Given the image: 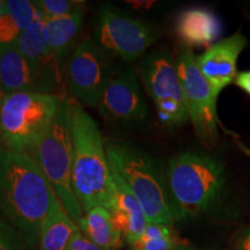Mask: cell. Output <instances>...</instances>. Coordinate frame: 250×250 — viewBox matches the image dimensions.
<instances>
[{
  "label": "cell",
  "instance_id": "cell-1",
  "mask_svg": "<svg viewBox=\"0 0 250 250\" xmlns=\"http://www.w3.org/2000/svg\"><path fill=\"white\" fill-rule=\"evenodd\" d=\"M54 191L28 154L0 144V213L26 246H39L41 225Z\"/></svg>",
  "mask_w": 250,
  "mask_h": 250
},
{
  "label": "cell",
  "instance_id": "cell-2",
  "mask_svg": "<svg viewBox=\"0 0 250 250\" xmlns=\"http://www.w3.org/2000/svg\"><path fill=\"white\" fill-rule=\"evenodd\" d=\"M73 139L72 186L83 213L102 206L110 210L112 179L105 143L96 121L79 102L71 101Z\"/></svg>",
  "mask_w": 250,
  "mask_h": 250
},
{
  "label": "cell",
  "instance_id": "cell-3",
  "mask_svg": "<svg viewBox=\"0 0 250 250\" xmlns=\"http://www.w3.org/2000/svg\"><path fill=\"white\" fill-rule=\"evenodd\" d=\"M165 173L175 221L210 211L221 198L227 183L221 161L198 152L173 156Z\"/></svg>",
  "mask_w": 250,
  "mask_h": 250
},
{
  "label": "cell",
  "instance_id": "cell-4",
  "mask_svg": "<svg viewBox=\"0 0 250 250\" xmlns=\"http://www.w3.org/2000/svg\"><path fill=\"white\" fill-rule=\"evenodd\" d=\"M109 162L138 201L147 223L173 225L166 173L149 153L132 144L105 140Z\"/></svg>",
  "mask_w": 250,
  "mask_h": 250
},
{
  "label": "cell",
  "instance_id": "cell-5",
  "mask_svg": "<svg viewBox=\"0 0 250 250\" xmlns=\"http://www.w3.org/2000/svg\"><path fill=\"white\" fill-rule=\"evenodd\" d=\"M73 221L83 215L72 186L73 139L70 100L64 98L54 122L29 154Z\"/></svg>",
  "mask_w": 250,
  "mask_h": 250
},
{
  "label": "cell",
  "instance_id": "cell-6",
  "mask_svg": "<svg viewBox=\"0 0 250 250\" xmlns=\"http://www.w3.org/2000/svg\"><path fill=\"white\" fill-rule=\"evenodd\" d=\"M64 96L39 92L9 94L0 101V138L11 151L29 153L54 122Z\"/></svg>",
  "mask_w": 250,
  "mask_h": 250
},
{
  "label": "cell",
  "instance_id": "cell-7",
  "mask_svg": "<svg viewBox=\"0 0 250 250\" xmlns=\"http://www.w3.org/2000/svg\"><path fill=\"white\" fill-rule=\"evenodd\" d=\"M138 74L162 125L176 129L189 121L176 61L168 50H154L144 56Z\"/></svg>",
  "mask_w": 250,
  "mask_h": 250
},
{
  "label": "cell",
  "instance_id": "cell-8",
  "mask_svg": "<svg viewBox=\"0 0 250 250\" xmlns=\"http://www.w3.org/2000/svg\"><path fill=\"white\" fill-rule=\"evenodd\" d=\"M156 37L151 24L122 13L110 4L100 6L94 40L107 54L133 62L145 56Z\"/></svg>",
  "mask_w": 250,
  "mask_h": 250
},
{
  "label": "cell",
  "instance_id": "cell-9",
  "mask_svg": "<svg viewBox=\"0 0 250 250\" xmlns=\"http://www.w3.org/2000/svg\"><path fill=\"white\" fill-rule=\"evenodd\" d=\"M196 57L192 49L183 45L175 61L189 121L201 142L205 146L213 147L219 140L218 98L197 66Z\"/></svg>",
  "mask_w": 250,
  "mask_h": 250
},
{
  "label": "cell",
  "instance_id": "cell-10",
  "mask_svg": "<svg viewBox=\"0 0 250 250\" xmlns=\"http://www.w3.org/2000/svg\"><path fill=\"white\" fill-rule=\"evenodd\" d=\"M112 74L109 54L92 37L77 45L65 68L68 90L77 102L88 107H98Z\"/></svg>",
  "mask_w": 250,
  "mask_h": 250
},
{
  "label": "cell",
  "instance_id": "cell-11",
  "mask_svg": "<svg viewBox=\"0 0 250 250\" xmlns=\"http://www.w3.org/2000/svg\"><path fill=\"white\" fill-rule=\"evenodd\" d=\"M100 115L117 124H139L148 117V105L132 68L114 73L98 105Z\"/></svg>",
  "mask_w": 250,
  "mask_h": 250
},
{
  "label": "cell",
  "instance_id": "cell-12",
  "mask_svg": "<svg viewBox=\"0 0 250 250\" xmlns=\"http://www.w3.org/2000/svg\"><path fill=\"white\" fill-rule=\"evenodd\" d=\"M17 45L35 73L36 92L59 95L62 71L46 44L45 19H40L21 31Z\"/></svg>",
  "mask_w": 250,
  "mask_h": 250
},
{
  "label": "cell",
  "instance_id": "cell-13",
  "mask_svg": "<svg viewBox=\"0 0 250 250\" xmlns=\"http://www.w3.org/2000/svg\"><path fill=\"white\" fill-rule=\"evenodd\" d=\"M248 44V40L241 33L219 40L197 56V66L203 77L210 83L214 95L219 96L228 85L235 80L237 74V59Z\"/></svg>",
  "mask_w": 250,
  "mask_h": 250
},
{
  "label": "cell",
  "instance_id": "cell-14",
  "mask_svg": "<svg viewBox=\"0 0 250 250\" xmlns=\"http://www.w3.org/2000/svg\"><path fill=\"white\" fill-rule=\"evenodd\" d=\"M110 164V162H109ZM111 169V179H112V199L110 213L114 220L115 226L123 236V240L126 243H131L136 241L143 235L145 230L147 220H146L145 214L140 208L138 201L126 184L123 182L120 175L116 170Z\"/></svg>",
  "mask_w": 250,
  "mask_h": 250
},
{
  "label": "cell",
  "instance_id": "cell-15",
  "mask_svg": "<svg viewBox=\"0 0 250 250\" xmlns=\"http://www.w3.org/2000/svg\"><path fill=\"white\" fill-rule=\"evenodd\" d=\"M175 30L184 46L210 48L223 34V23L214 12L205 7H191L181 12L175 22Z\"/></svg>",
  "mask_w": 250,
  "mask_h": 250
},
{
  "label": "cell",
  "instance_id": "cell-16",
  "mask_svg": "<svg viewBox=\"0 0 250 250\" xmlns=\"http://www.w3.org/2000/svg\"><path fill=\"white\" fill-rule=\"evenodd\" d=\"M85 20V9L78 8L67 17L45 20L46 44L59 68H66L68 59L77 48V41Z\"/></svg>",
  "mask_w": 250,
  "mask_h": 250
},
{
  "label": "cell",
  "instance_id": "cell-17",
  "mask_svg": "<svg viewBox=\"0 0 250 250\" xmlns=\"http://www.w3.org/2000/svg\"><path fill=\"white\" fill-rule=\"evenodd\" d=\"M36 77L17 42L0 44V87L2 98L20 92H36Z\"/></svg>",
  "mask_w": 250,
  "mask_h": 250
},
{
  "label": "cell",
  "instance_id": "cell-18",
  "mask_svg": "<svg viewBox=\"0 0 250 250\" xmlns=\"http://www.w3.org/2000/svg\"><path fill=\"white\" fill-rule=\"evenodd\" d=\"M78 229L77 223L72 220L54 192L48 213L41 225L40 250H67Z\"/></svg>",
  "mask_w": 250,
  "mask_h": 250
},
{
  "label": "cell",
  "instance_id": "cell-19",
  "mask_svg": "<svg viewBox=\"0 0 250 250\" xmlns=\"http://www.w3.org/2000/svg\"><path fill=\"white\" fill-rule=\"evenodd\" d=\"M77 225L83 235L104 250H120L123 247V236L115 226L110 211L105 208H90Z\"/></svg>",
  "mask_w": 250,
  "mask_h": 250
},
{
  "label": "cell",
  "instance_id": "cell-20",
  "mask_svg": "<svg viewBox=\"0 0 250 250\" xmlns=\"http://www.w3.org/2000/svg\"><path fill=\"white\" fill-rule=\"evenodd\" d=\"M129 246L131 250H175L188 245L171 225L147 223L143 235Z\"/></svg>",
  "mask_w": 250,
  "mask_h": 250
},
{
  "label": "cell",
  "instance_id": "cell-21",
  "mask_svg": "<svg viewBox=\"0 0 250 250\" xmlns=\"http://www.w3.org/2000/svg\"><path fill=\"white\" fill-rule=\"evenodd\" d=\"M4 6L6 13L12 18L21 31L27 29L40 19H43L34 1L29 0H4Z\"/></svg>",
  "mask_w": 250,
  "mask_h": 250
},
{
  "label": "cell",
  "instance_id": "cell-22",
  "mask_svg": "<svg viewBox=\"0 0 250 250\" xmlns=\"http://www.w3.org/2000/svg\"><path fill=\"white\" fill-rule=\"evenodd\" d=\"M34 4L45 20L67 17L83 6V2L72 0H36Z\"/></svg>",
  "mask_w": 250,
  "mask_h": 250
},
{
  "label": "cell",
  "instance_id": "cell-23",
  "mask_svg": "<svg viewBox=\"0 0 250 250\" xmlns=\"http://www.w3.org/2000/svg\"><path fill=\"white\" fill-rule=\"evenodd\" d=\"M26 246L18 230L0 217V250H24Z\"/></svg>",
  "mask_w": 250,
  "mask_h": 250
},
{
  "label": "cell",
  "instance_id": "cell-24",
  "mask_svg": "<svg viewBox=\"0 0 250 250\" xmlns=\"http://www.w3.org/2000/svg\"><path fill=\"white\" fill-rule=\"evenodd\" d=\"M21 30L12 18L6 13L0 18V44H11L15 43L20 36Z\"/></svg>",
  "mask_w": 250,
  "mask_h": 250
},
{
  "label": "cell",
  "instance_id": "cell-25",
  "mask_svg": "<svg viewBox=\"0 0 250 250\" xmlns=\"http://www.w3.org/2000/svg\"><path fill=\"white\" fill-rule=\"evenodd\" d=\"M67 250H104L101 247L95 245L93 241H90L88 237L83 235L80 232V229H78L73 237H72L70 245H68Z\"/></svg>",
  "mask_w": 250,
  "mask_h": 250
},
{
  "label": "cell",
  "instance_id": "cell-26",
  "mask_svg": "<svg viewBox=\"0 0 250 250\" xmlns=\"http://www.w3.org/2000/svg\"><path fill=\"white\" fill-rule=\"evenodd\" d=\"M233 250H250V226L240 230L233 242Z\"/></svg>",
  "mask_w": 250,
  "mask_h": 250
},
{
  "label": "cell",
  "instance_id": "cell-27",
  "mask_svg": "<svg viewBox=\"0 0 250 250\" xmlns=\"http://www.w3.org/2000/svg\"><path fill=\"white\" fill-rule=\"evenodd\" d=\"M234 81H235L237 87H240L243 92L250 95V70L237 73Z\"/></svg>",
  "mask_w": 250,
  "mask_h": 250
},
{
  "label": "cell",
  "instance_id": "cell-28",
  "mask_svg": "<svg viewBox=\"0 0 250 250\" xmlns=\"http://www.w3.org/2000/svg\"><path fill=\"white\" fill-rule=\"evenodd\" d=\"M5 13V6H4V0H0V18L2 17V14Z\"/></svg>",
  "mask_w": 250,
  "mask_h": 250
},
{
  "label": "cell",
  "instance_id": "cell-29",
  "mask_svg": "<svg viewBox=\"0 0 250 250\" xmlns=\"http://www.w3.org/2000/svg\"><path fill=\"white\" fill-rule=\"evenodd\" d=\"M175 250H192V249L189 248V247H188V246H184V247H180V248H177V249H175Z\"/></svg>",
  "mask_w": 250,
  "mask_h": 250
},
{
  "label": "cell",
  "instance_id": "cell-30",
  "mask_svg": "<svg viewBox=\"0 0 250 250\" xmlns=\"http://www.w3.org/2000/svg\"><path fill=\"white\" fill-rule=\"evenodd\" d=\"M2 100V92H1V87H0V101Z\"/></svg>",
  "mask_w": 250,
  "mask_h": 250
}]
</instances>
